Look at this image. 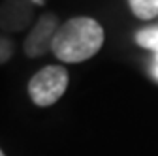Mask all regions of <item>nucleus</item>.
<instances>
[{"label":"nucleus","mask_w":158,"mask_h":156,"mask_svg":"<svg viewBox=\"0 0 158 156\" xmlns=\"http://www.w3.org/2000/svg\"><path fill=\"white\" fill-rule=\"evenodd\" d=\"M104 45V28L90 17H73L58 27L51 53L62 62L75 64L92 58Z\"/></svg>","instance_id":"1"},{"label":"nucleus","mask_w":158,"mask_h":156,"mask_svg":"<svg viewBox=\"0 0 158 156\" xmlns=\"http://www.w3.org/2000/svg\"><path fill=\"white\" fill-rule=\"evenodd\" d=\"M70 75L62 66H45L28 81V94L36 105L47 107L62 98L68 88Z\"/></svg>","instance_id":"2"},{"label":"nucleus","mask_w":158,"mask_h":156,"mask_svg":"<svg viewBox=\"0 0 158 156\" xmlns=\"http://www.w3.org/2000/svg\"><path fill=\"white\" fill-rule=\"evenodd\" d=\"M58 30V19L55 13H44L38 19V23L30 30V34L25 40V53L30 58L42 56L47 51H51L53 38Z\"/></svg>","instance_id":"3"},{"label":"nucleus","mask_w":158,"mask_h":156,"mask_svg":"<svg viewBox=\"0 0 158 156\" xmlns=\"http://www.w3.org/2000/svg\"><path fill=\"white\" fill-rule=\"evenodd\" d=\"M32 19V0H4L0 6V28L8 32L23 30Z\"/></svg>","instance_id":"4"},{"label":"nucleus","mask_w":158,"mask_h":156,"mask_svg":"<svg viewBox=\"0 0 158 156\" xmlns=\"http://www.w3.org/2000/svg\"><path fill=\"white\" fill-rule=\"evenodd\" d=\"M128 6L141 21H151L158 17V0H128Z\"/></svg>","instance_id":"5"},{"label":"nucleus","mask_w":158,"mask_h":156,"mask_svg":"<svg viewBox=\"0 0 158 156\" xmlns=\"http://www.w3.org/2000/svg\"><path fill=\"white\" fill-rule=\"evenodd\" d=\"M135 43L143 49H149V51H158V27H149V28L137 30Z\"/></svg>","instance_id":"6"},{"label":"nucleus","mask_w":158,"mask_h":156,"mask_svg":"<svg viewBox=\"0 0 158 156\" xmlns=\"http://www.w3.org/2000/svg\"><path fill=\"white\" fill-rule=\"evenodd\" d=\"M13 56V42L6 36H0V64L8 62Z\"/></svg>","instance_id":"7"},{"label":"nucleus","mask_w":158,"mask_h":156,"mask_svg":"<svg viewBox=\"0 0 158 156\" xmlns=\"http://www.w3.org/2000/svg\"><path fill=\"white\" fill-rule=\"evenodd\" d=\"M152 73H154V77L158 79V66H154V68H152Z\"/></svg>","instance_id":"8"},{"label":"nucleus","mask_w":158,"mask_h":156,"mask_svg":"<svg viewBox=\"0 0 158 156\" xmlns=\"http://www.w3.org/2000/svg\"><path fill=\"white\" fill-rule=\"evenodd\" d=\"M32 2H36V4H42V2H44V0H32Z\"/></svg>","instance_id":"9"},{"label":"nucleus","mask_w":158,"mask_h":156,"mask_svg":"<svg viewBox=\"0 0 158 156\" xmlns=\"http://www.w3.org/2000/svg\"><path fill=\"white\" fill-rule=\"evenodd\" d=\"M0 156H4V152H2V149H0Z\"/></svg>","instance_id":"10"}]
</instances>
